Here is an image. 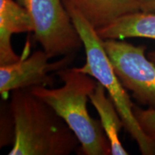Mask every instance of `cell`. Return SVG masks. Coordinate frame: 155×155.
Returning <instances> with one entry per match:
<instances>
[{
	"instance_id": "4",
	"label": "cell",
	"mask_w": 155,
	"mask_h": 155,
	"mask_svg": "<svg viewBox=\"0 0 155 155\" xmlns=\"http://www.w3.org/2000/svg\"><path fill=\"white\" fill-rule=\"evenodd\" d=\"M32 19L34 36L50 58L75 55L83 47L63 0H17Z\"/></svg>"
},
{
	"instance_id": "11",
	"label": "cell",
	"mask_w": 155,
	"mask_h": 155,
	"mask_svg": "<svg viewBox=\"0 0 155 155\" xmlns=\"http://www.w3.org/2000/svg\"><path fill=\"white\" fill-rule=\"evenodd\" d=\"M134 114L144 132L155 141V108L143 109L134 105Z\"/></svg>"
},
{
	"instance_id": "10",
	"label": "cell",
	"mask_w": 155,
	"mask_h": 155,
	"mask_svg": "<svg viewBox=\"0 0 155 155\" xmlns=\"http://www.w3.org/2000/svg\"><path fill=\"white\" fill-rule=\"evenodd\" d=\"M105 88L97 83L94 91L89 96V100L100 116L101 123L111 147L112 155H128L129 154L121 144L119 132L124 127V123L114 102L106 96Z\"/></svg>"
},
{
	"instance_id": "3",
	"label": "cell",
	"mask_w": 155,
	"mask_h": 155,
	"mask_svg": "<svg viewBox=\"0 0 155 155\" xmlns=\"http://www.w3.org/2000/svg\"><path fill=\"white\" fill-rule=\"evenodd\" d=\"M63 2L81 37L86 52L85 65L75 68L91 75L104 86L121 116L124 127L137 143L141 154L155 155V141L144 132L136 119L134 114V104L114 71L104 50L103 40L96 29L77 9L67 2Z\"/></svg>"
},
{
	"instance_id": "5",
	"label": "cell",
	"mask_w": 155,
	"mask_h": 155,
	"mask_svg": "<svg viewBox=\"0 0 155 155\" xmlns=\"http://www.w3.org/2000/svg\"><path fill=\"white\" fill-rule=\"evenodd\" d=\"M103 45L123 86L139 104L155 108V64L146 47L114 39L103 40Z\"/></svg>"
},
{
	"instance_id": "13",
	"label": "cell",
	"mask_w": 155,
	"mask_h": 155,
	"mask_svg": "<svg viewBox=\"0 0 155 155\" xmlns=\"http://www.w3.org/2000/svg\"><path fill=\"white\" fill-rule=\"evenodd\" d=\"M148 58H150L151 61L155 63V51H152L148 53Z\"/></svg>"
},
{
	"instance_id": "9",
	"label": "cell",
	"mask_w": 155,
	"mask_h": 155,
	"mask_svg": "<svg viewBox=\"0 0 155 155\" xmlns=\"http://www.w3.org/2000/svg\"><path fill=\"white\" fill-rule=\"evenodd\" d=\"M96 31L102 40L141 38L155 40V12L139 11L124 15Z\"/></svg>"
},
{
	"instance_id": "8",
	"label": "cell",
	"mask_w": 155,
	"mask_h": 155,
	"mask_svg": "<svg viewBox=\"0 0 155 155\" xmlns=\"http://www.w3.org/2000/svg\"><path fill=\"white\" fill-rule=\"evenodd\" d=\"M77 9L96 30L123 15L140 10L138 0H64Z\"/></svg>"
},
{
	"instance_id": "1",
	"label": "cell",
	"mask_w": 155,
	"mask_h": 155,
	"mask_svg": "<svg viewBox=\"0 0 155 155\" xmlns=\"http://www.w3.org/2000/svg\"><path fill=\"white\" fill-rule=\"evenodd\" d=\"M9 106L13 122L9 155H68L81 145L65 121L30 88L12 91Z\"/></svg>"
},
{
	"instance_id": "6",
	"label": "cell",
	"mask_w": 155,
	"mask_h": 155,
	"mask_svg": "<svg viewBox=\"0 0 155 155\" xmlns=\"http://www.w3.org/2000/svg\"><path fill=\"white\" fill-rule=\"evenodd\" d=\"M74 58L75 55H65L50 63V56L42 50L35 51L28 58H21L16 63L0 66V94L6 99L9 93L16 89L52 87L54 80L49 73L68 68Z\"/></svg>"
},
{
	"instance_id": "7",
	"label": "cell",
	"mask_w": 155,
	"mask_h": 155,
	"mask_svg": "<svg viewBox=\"0 0 155 155\" xmlns=\"http://www.w3.org/2000/svg\"><path fill=\"white\" fill-rule=\"evenodd\" d=\"M28 12L17 1L0 0V66L16 63L21 59L12 47V35L33 32Z\"/></svg>"
},
{
	"instance_id": "12",
	"label": "cell",
	"mask_w": 155,
	"mask_h": 155,
	"mask_svg": "<svg viewBox=\"0 0 155 155\" xmlns=\"http://www.w3.org/2000/svg\"><path fill=\"white\" fill-rule=\"evenodd\" d=\"M140 10L144 12H155V0H138Z\"/></svg>"
},
{
	"instance_id": "2",
	"label": "cell",
	"mask_w": 155,
	"mask_h": 155,
	"mask_svg": "<svg viewBox=\"0 0 155 155\" xmlns=\"http://www.w3.org/2000/svg\"><path fill=\"white\" fill-rule=\"evenodd\" d=\"M57 74L63 82L58 88L45 86L30 88L38 96L53 108L65 121L80 141L86 155H109L111 147L101 123L93 119L87 109V102L94 91L97 81L75 68H65Z\"/></svg>"
}]
</instances>
